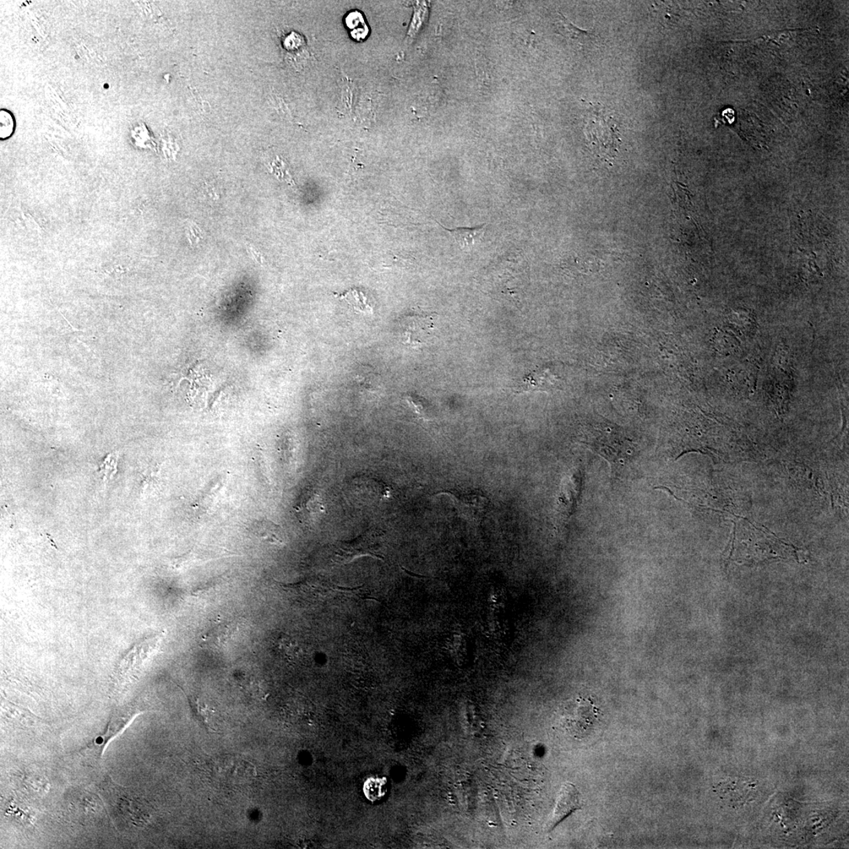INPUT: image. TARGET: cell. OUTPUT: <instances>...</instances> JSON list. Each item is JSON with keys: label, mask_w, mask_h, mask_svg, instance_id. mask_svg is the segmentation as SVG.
Listing matches in <instances>:
<instances>
[{"label": "cell", "mask_w": 849, "mask_h": 849, "mask_svg": "<svg viewBox=\"0 0 849 849\" xmlns=\"http://www.w3.org/2000/svg\"><path fill=\"white\" fill-rule=\"evenodd\" d=\"M102 789L106 791L109 804H111L116 817L129 820L130 824L135 826L143 825L149 819V813L145 809L144 804L129 795L124 788L113 784L111 780L107 778L105 784H102Z\"/></svg>", "instance_id": "1"}, {"label": "cell", "mask_w": 849, "mask_h": 849, "mask_svg": "<svg viewBox=\"0 0 849 849\" xmlns=\"http://www.w3.org/2000/svg\"><path fill=\"white\" fill-rule=\"evenodd\" d=\"M370 556L383 560L381 552L380 535L377 531H369L351 541L337 542L333 549V562L345 565L354 559Z\"/></svg>", "instance_id": "2"}, {"label": "cell", "mask_w": 849, "mask_h": 849, "mask_svg": "<svg viewBox=\"0 0 849 849\" xmlns=\"http://www.w3.org/2000/svg\"><path fill=\"white\" fill-rule=\"evenodd\" d=\"M445 494L453 500L457 511L462 518L473 524H481L490 509L489 499L481 490H449Z\"/></svg>", "instance_id": "3"}, {"label": "cell", "mask_w": 849, "mask_h": 849, "mask_svg": "<svg viewBox=\"0 0 849 849\" xmlns=\"http://www.w3.org/2000/svg\"><path fill=\"white\" fill-rule=\"evenodd\" d=\"M434 328V315L411 313L405 315L399 322L400 335L403 342L417 346L427 342Z\"/></svg>", "instance_id": "4"}, {"label": "cell", "mask_w": 849, "mask_h": 849, "mask_svg": "<svg viewBox=\"0 0 849 849\" xmlns=\"http://www.w3.org/2000/svg\"><path fill=\"white\" fill-rule=\"evenodd\" d=\"M155 644V640L150 643L148 642V643L136 645L123 657L114 675V684L116 687L123 688L134 677L136 672L149 657L151 650L155 649L150 650V647Z\"/></svg>", "instance_id": "5"}, {"label": "cell", "mask_w": 849, "mask_h": 849, "mask_svg": "<svg viewBox=\"0 0 849 849\" xmlns=\"http://www.w3.org/2000/svg\"><path fill=\"white\" fill-rule=\"evenodd\" d=\"M580 793L578 789L572 783H564L558 794L556 804H555L552 816L547 822V830L549 832L553 830L561 822L574 813L576 810L580 809Z\"/></svg>", "instance_id": "6"}, {"label": "cell", "mask_w": 849, "mask_h": 849, "mask_svg": "<svg viewBox=\"0 0 849 849\" xmlns=\"http://www.w3.org/2000/svg\"><path fill=\"white\" fill-rule=\"evenodd\" d=\"M238 630L234 620H219L212 624L203 637V645L212 649H222L229 644Z\"/></svg>", "instance_id": "7"}, {"label": "cell", "mask_w": 849, "mask_h": 849, "mask_svg": "<svg viewBox=\"0 0 849 849\" xmlns=\"http://www.w3.org/2000/svg\"><path fill=\"white\" fill-rule=\"evenodd\" d=\"M135 715V712L132 709H122L117 711L116 714L112 717L110 727H108L105 736L96 739L95 743V754L96 756L102 754L103 748H104V745L107 743L108 740L121 732L128 725L131 720L133 719Z\"/></svg>", "instance_id": "8"}, {"label": "cell", "mask_w": 849, "mask_h": 849, "mask_svg": "<svg viewBox=\"0 0 849 849\" xmlns=\"http://www.w3.org/2000/svg\"><path fill=\"white\" fill-rule=\"evenodd\" d=\"M203 549L192 550V552L183 555V556L173 559L172 562V567L178 570L185 569L192 567L195 564H200L201 563L206 562V561L219 558V555L224 556L222 553H217L214 550Z\"/></svg>", "instance_id": "9"}, {"label": "cell", "mask_w": 849, "mask_h": 849, "mask_svg": "<svg viewBox=\"0 0 849 849\" xmlns=\"http://www.w3.org/2000/svg\"><path fill=\"white\" fill-rule=\"evenodd\" d=\"M344 24L352 40L363 42L370 34L365 16L359 10H352L344 18Z\"/></svg>", "instance_id": "10"}, {"label": "cell", "mask_w": 849, "mask_h": 849, "mask_svg": "<svg viewBox=\"0 0 849 849\" xmlns=\"http://www.w3.org/2000/svg\"><path fill=\"white\" fill-rule=\"evenodd\" d=\"M486 227L487 224H482L475 227H457L447 231L453 235L462 249H468L481 241Z\"/></svg>", "instance_id": "11"}, {"label": "cell", "mask_w": 849, "mask_h": 849, "mask_svg": "<svg viewBox=\"0 0 849 849\" xmlns=\"http://www.w3.org/2000/svg\"><path fill=\"white\" fill-rule=\"evenodd\" d=\"M556 378L547 370L533 372L526 376L521 385V392L548 390L554 387Z\"/></svg>", "instance_id": "12"}, {"label": "cell", "mask_w": 849, "mask_h": 849, "mask_svg": "<svg viewBox=\"0 0 849 849\" xmlns=\"http://www.w3.org/2000/svg\"><path fill=\"white\" fill-rule=\"evenodd\" d=\"M252 532L261 540L272 544H282L284 543V535L282 528L269 520H259L253 522Z\"/></svg>", "instance_id": "13"}, {"label": "cell", "mask_w": 849, "mask_h": 849, "mask_svg": "<svg viewBox=\"0 0 849 849\" xmlns=\"http://www.w3.org/2000/svg\"><path fill=\"white\" fill-rule=\"evenodd\" d=\"M336 296L345 299L353 309L356 310L358 313L364 314H371L373 313V307L371 303L369 302L367 296L361 291L351 289Z\"/></svg>", "instance_id": "14"}, {"label": "cell", "mask_w": 849, "mask_h": 849, "mask_svg": "<svg viewBox=\"0 0 849 849\" xmlns=\"http://www.w3.org/2000/svg\"><path fill=\"white\" fill-rule=\"evenodd\" d=\"M561 30L563 31V34L578 42L580 45H586L587 42L594 40L596 37L595 32L592 30H580L564 17L561 21Z\"/></svg>", "instance_id": "15"}, {"label": "cell", "mask_w": 849, "mask_h": 849, "mask_svg": "<svg viewBox=\"0 0 849 849\" xmlns=\"http://www.w3.org/2000/svg\"><path fill=\"white\" fill-rule=\"evenodd\" d=\"M427 7V4L422 3L418 4V8L415 9V13H414L410 30L408 32V35L410 36H415L418 30H420L424 21H426L427 15L428 14V8Z\"/></svg>", "instance_id": "16"}, {"label": "cell", "mask_w": 849, "mask_h": 849, "mask_svg": "<svg viewBox=\"0 0 849 849\" xmlns=\"http://www.w3.org/2000/svg\"><path fill=\"white\" fill-rule=\"evenodd\" d=\"M0 114H1V115H0L1 116V117H0V122H1V124H0V128H1V130H0V135H1V139H7L10 137L14 133V117L12 115V113L6 110H1V113H0Z\"/></svg>", "instance_id": "17"}, {"label": "cell", "mask_w": 849, "mask_h": 849, "mask_svg": "<svg viewBox=\"0 0 849 849\" xmlns=\"http://www.w3.org/2000/svg\"><path fill=\"white\" fill-rule=\"evenodd\" d=\"M367 783V794L368 796H371L370 799H378L384 795L385 783L383 780H370Z\"/></svg>", "instance_id": "18"}, {"label": "cell", "mask_w": 849, "mask_h": 849, "mask_svg": "<svg viewBox=\"0 0 849 849\" xmlns=\"http://www.w3.org/2000/svg\"><path fill=\"white\" fill-rule=\"evenodd\" d=\"M118 455L111 454L106 458L105 461L102 464V472L104 473L105 481L111 479L113 475H115L117 471Z\"/></svg>", "instance_id": "19"}, {"label": "cell", "mask_w": 849, "mask_h": 849, "mask_svg": "<svg viewBox=\"0 0 849 849\" xmlns=\"http://www.w3.org/2000/svg\"><path fill=\"white\" fill-rule=\"evenodd\" d=\"M189 231L190 233V235L189 236L190 238L192 239V242H198L200 240V238H201V236H200L201 232H200L199 228L197 226L192 224V227L189 228Z\"/></svg>", "instance_id": "20"}]
</instances>
